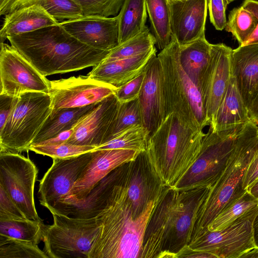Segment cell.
I'll use <instances>...</instances> for the list:
<instances>
[{
    "mask_svg": "<svg viewBox=\"0 0 258 258\" xmlns=\"http://www.w3.org/2000/svg\"><path fill=\"white\" fill-rule=\"evenodd\" d=\"M257 211L258 207L221 230L207 231L190 241L188 246L194 250L212 254L216 258H241L255 247L252 224Z\"/></svg>",
    "mask_w": 258,
    "mask_h": 258,
    "instance_id": "cell-11",
    "label": "cell"
},
{
    "mask_svg": "<svg viewBox=\"0 0 258 258\" xmlns=\"http://www.w3.org/2000/svg\"><path fill=\"white\" fill-rule=\"evenodd\" d=\"M53 223L43 225L44 251L50 258H89L99 232L95 218L52 214Z\"/></svg>",
    "mask_w": 258,
    "mask_h": 258,
    "instance_id": "cell-7",
    "label": "cell"
},
{
    "mask_svg": "<svg viewBox=\"0 0 258 258\" xmlns=\"http://www.w3.org/2000/svg\"><path fill=\"white\" fill-rule=\"evenodd\" d=\"M257 20L250 11L241 6L232 9L228 16L225 30L243 45L254 31Z\"/></svg>",
    "mask_w": 258,
    "mask_h": 258,
    "instance_id": "cell-34",
    "label": "cell"
},
{
    "mask_svg": "<svg viewBox=\"0 0 258 258\" xmlns=\"http://www.w3.org/2000/svg\"><path fill=\"white\" fill-rule=\"evenodd\" d=\"M231 70L248 109L258 94V43L233 49Z\"/></svg>",
    "mask_w": 258,
    "mask_h": 258,
    "instance_id": "cell-23",
    "label": "cell"
},
{
    "mask_svg": "<svg viewBox=\"0 0 258 258\" xmlns=\"http://www.w3.org/2000/svg\"><path fill=\"white\" fill-rule=\"evenodd\" d=\"M117 16L119 44L148 28L145 24L147 17L146 0H124Z\"/></svg>",
    "mask_w": 258,
    "mask_h": 258,
    "instance_id": "cell-29",
    "label": "cell"
},
{
    "mask_svg": "<svg viewBox=\"0 0 258 258\" xmlns=\"http://www.w3.org/2000/svg\"><path fill=\"white\" fill-rule=\"evenodd\" d=\"M171 36L180 46L205 36L207 0H168Z\"/></svg>",
    "mask_w": 258,
    "mask_h": 258,
    "instance_id": "cell-19",
    "label": "cell"
},
{
    "mask_svg": "<svg viewBox=\"0 0 258 258\" xmlns=\"http://www.w3.org/2000/svg\"><path fill=\"white\" fill-rule=\"evenodd\" d=\"M157 57L161 68L164 118L173 112L183 122L203 130L209 124L201 94L181 66L176 39L171 36Z\"/></svg>",
    "mask_w": 258,
    "mask_h": 258,
    "instance_id": "cell-5",
    "label": "cell"
},
{
    "mask_svg": "<svg viewBox=\"0 0 258 258\" xmlns=\"http://www.w3.org/2000/svg\"><path fill=\"white\" fill-rule=\"evenodd\" d=\"M146 72V70L135 78L117 88L114 94L119 102L130 101L138 97Z\"/></svg>",
    "mask_w": 258,
    "mask_h": 258,
    "instance_id": "cell-40",
    "label": "cell"
},
{
    "mask_svg": "<svg viewBox=\"0 0 258 258\" xmlns=\"http://www.w3.org/2000/svg\"><path fill=\"white\" fill-rule=\"evenodd\" d=\"M58 20L43 7L34 5L5 15L0 30L1 43L8 37L58 24Z\"/></svg>",
    "mask_w": 258,
    "mask_h": 258,
    "instance_id": "cell-25",
    "label": "cell"
},
{
    "mask_svg": "<svg viewBox=\"0 0 258 258\" xmlns=\"http://www.w3.org/2000/svg\"><path fill=\"white\" fill-rule=\"evenodd\" d=\"M252 230L254 245L255 247L258 248V211L252 221Z\"/></svg>",
    "mask_w": 258,
    "mask_h": 258,
    "instance_id": "cell-49",
    "label": "cell"
},
{
    "mask_svg": "<svg viewBox=\"0 0 258 258\" xmlns=\"http://www.w3.org/2000/svg\"><path fill=\"white\" fill-rule=\"evenodd\" d=\"M38 172L36 166L29 158L19 153L0 152V185L27 219L42 222L34 199Z\"/></svg>",
    "mask_w": 258,
    "mask_h": 258,
    "instance_id": "cell-10",
    "label": "cell"
},
{
    "mask_svg": "<svg viewBox=\"0 0 258 258\" xmlns=\"http://www.w3.org/2000/svg\"><path fill=\"white\" fill-rule=\"evenodd\" d=\"M251 120L236 80L231 74L226 92L209 127L215 132L240 129Z\"/></svg>",
    "mask_w": 258,
    "mask_h": 258,
    "instance_id": "cell-24",
    "label": "cell"
},
{
    "mask_svg": "<svg viewBox=\"0 0 258 258\" xmlns=\"http://www.w3.org/2000/svg\"><path fill=\"white\" fill-rule=\"evenodd\" d=\"M258 178V148L245 171L243 180V189L247 191Z\"/></svg>",
    "mask_w": 258,
    "mask_h": 258,
    "instance_id": "cell-43",
    "label": "cell"
},
{
    "mask_svg": "<svg viewBox=\"0 0 258 258\" xmlns=\"http://www.w3.org/2000/svg\"><path fill=\"white\" fill-rule=\"evenodd\" d=\"M155 47L132 57L110 62H101L94 67L88 76L99 82L119 88L144 72L156 56Z\"/></svg>",
    "mask_w": 258,
    "mask_h": 258,
    "instance_id": "cell-22",
    "label": "cell"
},
{
    "mask_svg": "<svg viewBox=\"0 0 258 258\" xmlns=\"http://www.w3.org/2000/svg\"><path fill=\"white\" fill-rule=\"evenodd\" d=\"M149 131L143 125L133 127L96 149H126L141 153L146 151Z\"/></svg>",
    "mask_w": 258,
    "mask_h": 258,
    "instance_id": "cell-36",
    "label": "cell"
},
{
    "mask_svg": "<svg viewBox=\"0 0 258 258\" xmlns=\"http://www.w3.org/2000/svg\"><path fill=\"white\" fill-rule=\"evenodd\" d=\"M117 88L89 76L50 81L51 110L83 107L98 103L113 94Z\"/></svg>",
    "mask_w": 258,
    "mask_h": 258,
    "instance_id": "cell-15",
    "label": "cell"
},
{
    "mask_svg": "<svg viewBox=\"0 0 258 258\" xmlns=\"http://www.w3.org/2000/svg\"><path fill=\"white\" fill-rule=\"evenodd\" d=\"M156 39L148 28L111 50L104 62L124 59L145 53L155 47Z\"/></svg>",
    "mask_w": 258,
    "mask_h": 258,
    "instance_id": "cell-33",
    "label": "cell"
},
{
    "mask_svg": "<svg viewBox=\"0 0 258 258\" xmlns=\"http://www.w3.org/2000/svg\"><path fill=\"white\" fill-rule=\"evenodd\" d=\"M257 207L258 200L247 191L233 204L217 216L208 226V231L221 230Z\"/></svg>",
    "mask_w": 258,
    "mask_h": 258,
    "instance_id": "cell-35",
    "label": "cell"
},
{
    "mask_svg": "<svg viewBox=\"0 0 258 258\" xmlns=\"http://www.w3.org/2000/svg\"><path fill=\"white\" fill-rule=\"evenodd\" d=\"M7 39L45 77L94 67L103 61L110 51L80 42L59 23Z\"/></svg>",
    "mask_w": 258,
    "mask_h": 258,
    "instance_id": "cell-2",
    "label": "cell"
},
{
    "mask_svg": "<svg viewBox=\"0 0 258 258\" xmlns=\"http://www.w3.org/2000/svg\"><path fill=\"white\" fill-rule=\"evenodd\" d=\"M122 177L135 213L140 215L167 187L162 185L151 168L146 152L123 165Z\"/></svg>",
    "mask_w": 258,
    "mask_h": 258,
    "instance_id": "cell-16",
    "label": "cell"
},
{
    "mask_svg": "<svg viewBox=\"0 0 258 258\" xmlns=\"http://www.w3.org/2000/svg\"><path fill=\"white\" fill-rule=\"evenodd\" d=\"M1 92L15 97L26 92L48 93L50 81L11 45L1 43Z\"/></svg>",
    "mask_w": 258,
    "mask_h": 258,
    "instance_id": "cell-13",
    "label": "cell"
},
{
    "mask_svg": "<svg viewBox=\"0 0 258 258\" xmlns=\"http://www.w3.org/2000/svg\"><path fill=\"white\" fill-rule=\"evenodd\" d=\"M97 104L79 107L51 110L32 144H38L73 129L80 120Z\"/></svg>",
    "mask_w": 258,
    "mask_h": 258,
    "instance_id": "cell-27",
    "label": "cell"
},
{
    "mask_svg": "<svg viewBox=\"0 0 258 258\" xmlns=\"http://www.w3.org/2000/svg\"><path fill=\"white\" fill-rule=\"evenodd\" d=\"M257 96H258V94H257V96H256L255 98H256Z\"/></svg>",
    "mask_w": 258,
    "mask_h": 258,
    "instance_id": "cell-53",
    "label": "cell"
},
{
    "mask_svg": "<svg viewBox=\"0 0 258 258\" xmlns=\"http://www.w3.org/2000/svg\"><path fill=\"white\" fill-rule=\"evenodd\" d=\"M251 120L258 124V96L254 99L249 109Z\"/></svg>",
    "mask_w": 258,
    "mask_h": 258,
    "instance_id": "cell-48",
    "label": "cell"
},
{
    "mask_svg": "<svg viewBox=\"0 0 258 258\" xmlns=\"http://www.w3.org/2000/svg\"><path fill=\"white\" fill-rule=\"evenodd\" d=\"M118 103L114 94L98 103L74 127L72 135L67 143L96 148L101 145Z\"/></svg>",
    "mask_w": 258,
    "mask_h": 258,
    "instance_id": "cell-20",
    "label": "cell"
},
{
    "mask_svg": "<svg viewBox=\"0 0 258 258\" xmlns=\"http://www.w3.org/2000/svg\"><path fill=\"white\" fill-rule=\"evenodd\" d=\"M182 204L181 191L167 187L148 224L140 258H157L162 252L175 255L176 224Z\"/></svg>",
    "mask_w": 258,
    "mask_h": 258,
    "instance_id": "cell-9",
    "label": "cell"
},
{
    "mask_svg": "<svg viewBox=\"0 0 258 258\" xmlns=\"http://www.w3.org/2000/svg\"><path fill=\"white\" fill-rule=\"evenodd\" d=\"M138 99L143 125L151 134L164 119L161 68L157 55L151 60L146 69Z\"/></svg>",
    "mask_w": 258,
    "mask_h": 258,
    "instance_id": "cell-21",
    "label": "cell"
},
{
    "mask_svg": "<svg viewBox=\"0 0 258 258\" xmlns=\"http://www.w3.org/2000/svg\"><path fill=\"white\" fill-rule=\"evenodd\" d=\"M247 191L258 200V178L247 190Z\"/></svg>",
    "mask_w": 258,
    "mask_h": 258,
    "instance_id": "cell-50",
    "label": "cell"
},
{
    "mask_svg": "<svg viewBox=\"0 0 258 258\" xmlns=\"http://www.w3.org/2000/svg\"><path fill=\"white\" fill-rule=\"evenodd\" d=\"M73 130L63 132L56 137L38 144H56L67 142L72 135Z\"/></svg>",
    "mask_w": 258,
    "mask_h": 258,
    "instance_id": "cell-47",
    "label": "cell"
},
{
    "mask_svg": "<svg viewBox=\"0 0 258 258\" xmlns=\"http://www.w3.org/2000/svg\"><path fill=\"white\" fill-rule=\"evenodd\" d=\"M211 23L217 30L225 28L227 20L226 10L228 5L225 0H207Z\"/></svg>",
    "mask_w": 258,
    "mask_h": 258,
    "instance_id": "cell-41",
    "label": "cell"
},
{
    "mask_svg": "<svg viewBox=\"0 0 258 258\" xmlns=\"http://www.w3.org/2000/svg\"><path fill=\"white\" fill-rule=\"evenodd\" d=\"M175 257L216 258V257L212 254L194 250L191 248L188 245H185L180 249L175 254Z\"/></svg>",
    "mask_w": 258,
    "mask_h": 258,
    "instance_id": "cell-46",
    "label": "cell"
},
{
    "mask_svg": "<svg viewBox=\"0 0 258 258\" xmlns=\"http://www.w3.org/2000/svg\"><path fill=\"white\" fill-rule=\"evenodd\" d=\"M138 125H143L138 97L125 102H119L115 116L105 136L102 144L124 131Z\"/></svg>",
    "mask_w": 258,
    "mask_h": 258,
    "instance_id": "cell-31",
    "label": "cell"
},
{
    "mask_svg": "<svg viewBox=\"0 0 258 258\" xmlns=\"http://www.w3.org/2000/svg\"><path fill=\"white\" fill-rule=\"evenodd\" d=\"M146 4L153 35L161 50L171 39L168 0H146Z\"/></svg>",
    "mask_w": 258,
    "mask_h": 258,
    "instance_id": "cell-30",
    "label": "cell"
},
{
    "mask_svg": "<svg viewBox=\"0 0 258 258\" xmlns=\"http://www.w3.org/2000/svg\"><path fill=\"white\" fill-rule=\"evenodd\" d=\"M241 258H258V248L254 247L243 254Z\"/></svg>",
    "mask_w": 258,
    "mask_h": 258,
    "instance_id": "cell-51",
    "label": "cell"
},
{
    "mask_svg": "<svg viewBox=\"0 0 258 258\" xmlns=\"http://www.w3.org/2000/svg\"><path fill=\"white\" fill-rule=\"evenodd\" d=\"M14 97L0 94V130L4 126L12 108Z\"/></svg>",
    "mask_w": 258,
    "mask_h": 258,
    "instance_id": "cell-44",
    "label": "cell"
},
{
    "mask_svg": "<svg viewBox=\"0 0 258 258\" xmlns=\"http://www.w3.org/2000/svg\"><path fill=\"white\" fill-rule=\"evenodd\" d=\"M205 134L173 112L150 134L145 152L163 186L171 188L189 169L199 154Z\"/></svg>",
    "mask_w": 258,
    "mask_h": 258,
    "instance_id": "cell-3",
    "label": "cell"
},
{
    "mask_svg": "<svg viewBox=\"0 0 258 258\" xmlns=\"http://www.w3.org/2000/svg\"><path fill=\"white\" fill-rule=\"evenodd\" d=\"M34 5L42 6L57 20L83 17L80 8L72 0H0V15L5 16Z\"/></svg>",
    "mask_w": 258,
    "mask_h": 258,
    "instance_id": "cell-28",
    "label": "cell"
},
{
    "mask_svg": "<svg viewBox=\"0 0 258 258\" xmlns=\"http://www.w3.org/2000/svg\"><path fill=\"white\" fill-rule=\"evenodd\" d=\"M232 50L224 43L211 44L210 58L200 90L209 125L226 92L232 74Z\"/></svg>",
    "mask_w": 258,
    "mask_h": 258,
    "instance_id": "cell-17",
    "label": "cell"
},
{
    "mask_svg": "<svg viewBox=\"0 0 258 258\" xmlns=\"http://www.w3.org/2000/svg\"><path fill=\"white\" fill-rule=\"evenodd\" d=\"M92 151L69 158H52L51 166L39 180L38 189L40 204L51 214L58 213L90 160Z\"/></svg>",
    "mask_w": 258,
    "mask_h": 258,
    "instance_id": "cell-12",
    "label": "cell"
},
{
    "mask_svg": "<svg viewBox=\"0 0 258 258\" xmlns=\"http://www.w3.org/2000/svg\"><path fill=\"white\" fill-rule=\"evenodd\" d=\"M48 257L38 244L0 234V258Z\"/></svg>",
    "mask_w": 258,
    "mask_h": 258,
    "instance_id": "cell-37",
    "label": "cell"
},
{
    "mask_svg": "<svg viewBox=\"0 0 258 258\" xmlns=\"http://www.w3.org/2000/svg\"><path fill=\"white\" fill-rule=\"evenodd\" d=\"M235 0H225L226 3L227 5L229 4L230 3L232 2L233 1H234Z\"/></svg>",
    "mask_w": 258,
    "mask_h": 258,
    "instance_id": "cell-52",
    "label": "cell"
},
{
    "mask_svg": "<svg viewBox=\"0 0 258 258\" xmlns=\"http://www.w3.org/2000/svg\"><path fill=\"white\" fill-rule=\"evenodd\" d=\"M171 1H176V0H171Z\"/></svg>",
    "mask_w": 258,
    "mask_h": 258,
    "instance_id": "cell-54",
    "label": "cell"
},
{
    "mask_svg": "<svg viewBox=\"0 0 258 258\" xmlns=\"http://www.w3.org/2000/svg\"><path fill=\"white\" fill-rule=\"evenodd\" d=\"M51 111L48 93L26 92L14 97L11 113L0 130V152L29 150Z\"/></svg>",
    "mask_w": 258,
    "mask_h": 258,
    "instance_id": "cell-6",
    "label": "cell"
},
{
    "mask_svg": "<svg viewBox=\"0 0 258 258\" xmlns=\"http://www.w3.org/2000/svg\"><path fill=\"white\" fill-rule=\"evenodd\" d=\"M257 148L258 124L250 120L238 131L226 167L210 187L199 208L190 241L207 232L208 226L217 216L247 191L243 189V180Z\"/></svg>",
    "mask_w": 258,
    "mask_h": 258,
    "instance_id": "cell-4",
    "label": "cell"
},
{
    "mask_svg": "<svg viewBox=\"0 0 258 258\" xmlns=\"http://www.w3.org/2000/svg\"><path fill=\"white\" fill-rule=\"evenodd\" d=\"M211 46L205 36L187 44L179 45L181 66L199 91L209 62Z\"/></svg>",
    "mask_w": 258,
    "mask_h": 258,
    "instance_id": "cell-26",
    "label": "cell"
},
{
    "mask_svg": "<svg viewBox=\"0 0 258 258\" xmlns=\"http://www.w3.org/2000/svg\"><path fill=\"white\" fill-rule=\"evenodd\" d=\"M126 149H99L91 152V158L75 182L58 213L84 200L93 188L116 168L134 160L140 154Z\"/></svg>",
    "mask_w": 258,
    "mask_h": 258,
    "instance_id": "cell-14",
    "label": "cell"
},
{
    "mask_svg": "<svg viewBox=\"0 0 258 258\" xmlns=\"http://www.w3.org/2000/svg\"><path fill=\"white\" fill-rule=\"evenodd\" d=\"M70 34L94 48L110 51L118 45L117 16H83L59 23Z\"/></svg>",
    "mask_w": 258,
    "mask_h": 258,
    "instance_id": "cell-18",
    "label": "cell"
},
{
    "mask_svg": "<svg viewBox=\"0 0 258 258\" xmlns=\"http://www.w3.org/2000/svg\"><path fill=\"white\" fill-rule=\"evenodd\" d=\"M241 6L251 12L257 20V24L254 31L242 45L258 43V1L244 0Z\"/></svg>",
    "mask_w": 258,
    "mask_h": 258,
    "instance_id": "cell-45",
    "label": "cell"
},
{
    "mask_svg": "<svg viewBox=\"0 0 258 258\" xmlns=\"http://www.w3.org/2000/svg\"><path fill=\"white\" fill-rule=\"evenodd\" d=\"M123 167L113 170L84 200L63 212L71 217L95 218L99 232L89 258L140 257L148 224L161 197L142 214H136L122 177Z\"/></svg>",
    "mask_w": 258,
    "mask_h": 258,
    "instance_id": "cell-1",
    "label": "cell"
},
{
    "mask_svg": "<svg viewBox=\"0 0 258 258\" xmlns=\"http://www.w3.org/2000/svg\"><path fill=\"white\" fill-rule=\"evenodd\" d=\"M26 218L7 192L0 185V219Z\"/></svg>",
    "mask_w": 258,
    "mask_h": 258,
    "instance_id": "cell-42",
    "label": "cell"
},
{
    "mask_svg": "<svg viewBox=\"0 0 258 258\" xmlns=\"http://www.w3.org/2000/svg\"><path fill=\"white\" fill-rule=\"evenodd\" d=\"M80 8L83 16H116L124 0H72Z\"/></svg>",
    "mask_w": 258,
    "mask_h": 258,
    "instance_id": "cell-39",
    "label": "cell"
},
{
    "mask_svg": "<svg viewBox=\"0 0 258 258\" xmlns=\"http://www.w3.org/2000/svg\"><path fill=\"white\" fill-rule=\"evenodd\" d=\"M96 148L92 146L77 145L65 142L56 144H32L29 150L52 158H65L78 156Z\"/></svg>",
    "mask_w": 258,
    "mask_h": 258,
    "instance_id": "cell-38",
    "label": "cell"
},
{
    "mask_svg": "<svg viewBox=\"0 0 258 258\" xmlns=\"http://www.w3.org/2000/svg\"><path fill=\"white\" fill-rule=\"evenodd\" d=\"M43 225L27 218L0 219V234L38 244L42 240Z\"/></svg>",
    "mask_w": 258,
    "mask_h": 258,
    "instance_id": "cell-32",
    "label": "cell"
},
{
    "mask_svg": "<svg viewBox=\"0 0 258 258\" xmlns=\"http://www.w3.org/2000/svg\"><path fill=\"white\" fill-rule=\"evenodd\" d=\"M239 130L215 132L209 127L197 159L171 188L181 191L212 185L227 165Z\"/></svg>",
    "mask_w": 258,
    "mask_h": 258,
    "instance_id": "cell-8",
    "label": "cell"
}]
</instances>
